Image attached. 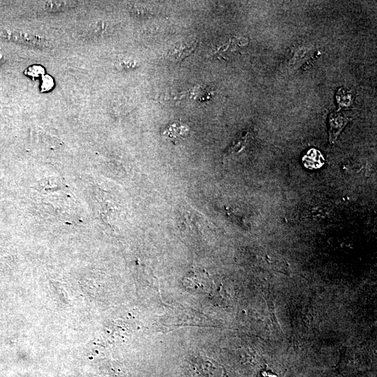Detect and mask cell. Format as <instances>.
I'll list each match as a JSON object with an SVG mask.
<instances>
[{
  "label": "cell",
  "instance_id": "1",
  "mask_svg": "<svg viewBox=\"0 0 377 377\" xmlns=\"http://www.w3.org/2000/svg\"><path fill=\"white\" fill-rule=\"evenodd\" d=\"M0 36L15 43L28 45L36 48H50L52 47L50 42L46 38L33 34L17 29H1Z\"/></svg>",
  "mask_w": 377,
  "mask_h": 377
},
{
  "label": "cell",
  "instance_id": "2",
  "mask_svg": "<svg viewBox=\"0 0 377 377\" xmlns=\"http://www.w3.org/2000/svg\"><path fill=\"white\" fill-rule=\"evenodd\" d=\"M348 121V117L342 112H334L329 115L327 124L329 140L331 143H334L337 140Z\"/></svg>",
  "mask_w": 377,
  "mask_h": 377
},
{
  "label": "cell",
  "instance_id": "3",
  "mask_svg": "<svg viewBox=\"0 0 377 377\" xmlns=\"http://www.w3.org/2000/svg\"><path fill=\"white\" fill-rule=\"evenodd\" d=\"M302 163L306 168L318 169L325 164V158L318 149L311 148L302 155Z\"/></svg>",
  "mask_w": 377,
  "mask_h": 377
},
{
  "label": "cell",
  "instance_id": "4",
  "mask_svg": "<svg viewBox=\"0 0 377 377\" xmlns=\"http://www.w3.org/2000/svg\"><path fill=\"white\" fill-rule=\"evenodd\" d=\"M196 47L194 43H184L178 45L170 52V56L179 61L189 56Z\"/></svg>",
  "mask_w": 377,
  "mask_h": 377
},
{
  "label": "cell",
  "instance_id": "5",
  "mask_svg": "<svg viewBox=\"0 0 377 377\" xmlns=\"http://www.w3.org/2000/svg\"><path fill=\"white\" fill-rule=\"evenodd\" d=\"M77 3V1H47L44 3V9L51 13L66 11L75 7Z\"/></svg>",
  "mask_w": 377,
  "mask_h": 377
},
{
  "label": "cell",
  "instance_id": "6",
  "mask_svg": "<svg viewBox=\"0 0 377 377\" xmlns=\"http://www.w3.org/2000/svg\"><path fill=\"white\" fill-rule=\"evenodd\" d=\"M336 99L339 108L350 107L353 102V96L351 91H348L344 88H340L336 94Z\"/></svg>",
  "mask_w": 377,
  "mask_h": 377
},
{
  "label": "cell",
  "instance_id": "7",
  "mask_svg": "<svg viewBox=\"0 0 377 377\" xmlns=\"http://www.w3.org/2000/svg\"><path fill=\"white\" fill-rule=\"evenodd\" d=\"M188 131V128L184 126L172 124L165 128L163 134L171 139H177L186 136Z\"/></svg>",
  "mask_w": 377,
  "mask_h": 377
},
{
  "label": "cell",
  "instance_id": "8",
  "mask_svg": "<svg viewBox=\"0 0 377 377\" xmlns=\"http://www.w3.org/2000/svg\"><path fill=\"white\" fill-rule=\"evenodd\" d=\"M3 55L1 51L0 50V66L3 64Z\"/></svg>",
  "mask_w": 377,
  "mask_h": 377
}]
</instances>
